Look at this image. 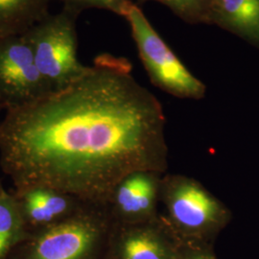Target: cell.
Here are the masks:
<instances>
[{"instance_id":"obj_1","label":"cell","mask_w":259,"mask_h":259,"mask_svg":"<svg viewBox=\"0 0 259 259\" xmlns=\"http://www.w3.org/2000/svg\"><path fill=\"white\" fill-rule=\"evenodd\" d=\"M167 157L161 104L128 60L109 54L0 123V165L15 189L47 186L107 205L131 173H165Z\"/></svg>"},{"instance_id":"obj_2","label":"cell","mask_w":259,"mask_h":259,"mask_svg":"<svg viewBox=\"0 0 259 259\" xmlns=\"http://www.w3.org/2000/svg\"><path fill=\"white\" fill-rule=\"evenodd\" d=\"M158 216L181 242L213 244L229 225V207L194 178L163 174Z\"/></svg>"},{"instance_id":"obj_3","label":"cell","mask_w":259,"mask_h":259,"mask_svg":"<svg viewBox=\"0 0 259 259\" xmlns=\"http://www.w3.org/2000/svg\"><path fill=\"white\" fill-rule=\"evenodd\" d=\"M111 226L107 205L89 204L65 221L30 233L8 259H104Z\"/></svg>"},{"instance_id":"obj_4","label":"cell","mask_w":259,"mask_h":259,"mask_svg":"<svg viewBox=\"0 0 259 259\" xmlns=\"http://www.w3.org/2000/svg\"><path fill=\"white\" fill-rule=\"evenodd\" d=\"M76 12L66 9L47 18L23 36L33 50L37 69L52 92L73 82L88 69L77 58Z\"/></svg>"},{"instance_id":"obj_5","label":"cell","mask_w":259,"mask_h":259,"mask_svg":"<svg viewBox=\"0 0 259 259\" xmlns=\"http://www.w3.org/2000/svg\"><path fill=\"white\" fill-rule=\"evenodd\" d=\"M123 17L129 22L139 57L152 83L179 98L203 99L206 93L205 84L180 61L143 12L131 2Z\"/></svg>"},{"instance_id":"obj_6","label":"cell","mask_w":259,"mask_h":259,"mask_svg":"<svg viewBox=\"0 0 259 259\" xmlns=\"http://www.w3.org/2000/svg\"><path fill=\"white\" fill-rule=\"evenodd\" d=\"M52 92L37 69L26 37L0 39V105L6 111L33 102Z\"/></svg>"},{"instance_id":"obj_7","label":"cell","mask_w":259,"mask_h":259,"mask_svg":"<svg viewBox=\"0 0 259 259\" xmlns=\"http://www.w3.org/2000/svg\"><path fill=\"white\" fill-rule=\"evenodd\" d=\"M104 259H182L181 243L158 215L144 222L112 221Z\"/></svg>"},{"instance_id":"obj_8","label":"cell","mask_w":259,"mask_h":259,"mask_svg":"<svg viewBox=\"0 0 259 259\" xmlns=\"http://www.w3.org/2000/svg\"><path fill=\"white\" fill-rule=\"evenodd\" d=\"M163 174L141 170L123 178L114 187L107 204L112 221L144 222L157 217Z\"/></svg>"},{"instance_id":"obj_9","label":"cell","mask_w":259,"mask_h":259,"mask_svg":"<svg viewBox=\"0 0 259 259\" xmlns=\"http://www.w3.org/2000/svg\"><path fill=\"white\" fill-rule=\"evenodd\" d=\"M11 194L29 234L65 221L91 204L74 195L47 186L14 189Z\"/></svg>"},{"instance_id":"obj_10","label":"cell","mask_w":259,"mask_h":259,"mask_svg":"<svg viewBox=\"0 0 259 259\" xmlns=\"http://www.w3.org/2000/svg\"><path fill=\"white\" fill-rule=\"evenodd\" d=\"M211 22L259 47V0H219Z\"/></svg>"},{"instance_id":"obj_11","label":"cell","mask_w":259,"mask_h":259,"mask_svg":"<svg viewBox=\"0 0 259 259\" xmlns=\"http://www.w3.org/2000/svg\"><path fill=\"white\" fill-rule=\"evenodd\" d=\"M52 0H0V39L21 36L48 16Z\"/></svg>"},{"instance_id":"obj_12","label":"cell","mask_w":259,"mask_h":259,"mask_svg":"<svg viewBox=\"0 0 259 259\" xmlns=\"http://www.w3.org/2000/svg\"><path fill=\"white\" fill-rule=\"evenodd\" d=\"M29 235L11 192L0 194V259H8Z\"/></svg>"},{"instance_id":"obj_13","label":"cell","mask_w":259,"mask_h":259,"mask_svg":"<svg viewBox=\"0 0 259 259\" xmlns=\"http://www.w3.org/2000/svg\"><path fill=\"white\" fill-rule=\"evenodd\" d=\"M166 5L177 16L191 23H211L212 0H154Z\"/></svg>"},{"instance_id":"obj_14","label":"cell","mask_w":259,"mask_h":259,"mask_svg":"<svg viewBox=\"0 0 259 259\" xmlns=\"http://www.w3.org/2000/svg\"><path fill=\"white\" fill-rule=\"evenodd\" d=\"M65 2L66 9L76 13L83 8H99L113 12L119 16H124L131 0H62Z\"/></svg>"},{"instance_id":"obj_15","label":"cell","mask_w":259,"mask_h":259,"mask_svg":"<svg viewBox=\"0 0 259 259\" xmlns=\"http://www.w3.org/2000/svg\"><path fill=\"white\" fill-rule=\"evenodd\" d=\"M182 259H218L216 256L213 244L181 242Z\"/></svg>"},{"instance_id":"obj_16","label":"cell","mask_w":259,"mask_h":259,"mask_svg":"<svg viewBox=\"0 0 259 259\" xmlns=\"http://www.w3.org/2000/svg\"><path fill=\"white\" fill-rule=\"evenodd\" d=\"M2 109V107H1V105H0V110ZM5 192V189L3 188V186H2V184H1V182H0V194H2V193H4Z\"/></svg>"},{"instance_id":"obj_17","label":"cell","mask_w":259,"mask_h":259,"mask_svg":"<svg viewBox=\"0 0 259 259\" xmlns=\"http://www.w3.org/2000/svg\"><path fill=\"white\" fill-rule=\"evenodd\" d=\"M213 1V5H214V6H215V5H216V4H217V3H218V2H219V0H212ZM213 8H214V7H213Z\"/></svg>"}]
</instances>
